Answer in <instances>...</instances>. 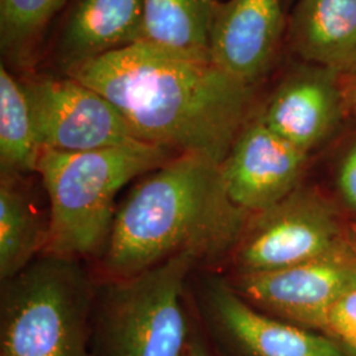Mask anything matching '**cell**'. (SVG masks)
<instances>
[{"mask_svg":"<svg viewBox=\"0 0 356 356\" xmlns=\"http://www.w3.org/2000/svg\"><path fill=\"white\" fill-rule=\"evenodd\" d=\"M66 73L113 103L139 140L218 164L247 126L252 102V86L223 70L210 54L147 41Z\"/></svg>","mask_w":356,"mask_h":356,"instance_id":"1","label":"cell"},{"mask_svg":"<svg viewBox=\"0 0 356 356\" xmlns=\"http://www.w3.org/2000/svg\"><path fill=\"white\" fill-rule=\"evenodd\" d=\"M251 216L231 201L220 164L201 154H176L116 209L103 268L115 280L185 252L198 259L232 252Z\"/></svg>","mask_w":356,"mask_h":356,"instance_id":"2","label":"cell"},{"mask_svg":"<svg viewBox=\"0 0 356 356\" xmlns=\"http://www.w3.org/2000/svg\"><path fill=\"white\" fill-rule=\"evenodd\" d=\"M176 154L145 141L85 152L41 151L38 172L51 207L42 254L76 259L106 248L118 193Z\"/></svg>","mask_w":356,"mask_h":356,"instance_id":"3","label":"cell"},{"mask_svg":"<svg viewBox=\"0 0 356 356\" xmlns=\"http://www.w3.org/2000/svg\"><path fill=\"white\" fill-rule=\"evenodd\" d=\"M1 356H92L95 294L76 259L44 254L3 282Z\"/></svg>","mask_w":356,"mask_h":356,"instance_id":"4","label":"cell"},{"mask_svg":"<svg viewBox=\"0 0 356 356\" xmlns=\"http://www.w3.org/2000/svg\"><path fill=\"white\" fill-rule=\"evenodd\" d=\"M197 260L179 254L104 285L92 310V356L184 355L194 332L184 289Z\"/></svg>","mask_w":356,"mask_h":356,"instance_id":"5","label":"cell"},{"mask_svg":"<svg viewBox=\"0 0 356 356\" xmlns=\"http://www.w3.org/2000/svg\"><path fill=\"white\" fill-rule=\"evenodd\" d=\"M346 243L335 207L317 191L294 189L250 218L232 254L243 276L294 267Z\"/></svg>","mask_w":356,"mask_h":356,"instance_id":"6","label":"cell"},{"mask_svg":"<svg viewBox=\"0 0 356 356\" xmlns=\"http://www.w3.org/2000/svg\"><path fill=\"white\" fill-rule=\"evenodd\" d=\"M23 86L41 151L85 152L141 141L113 103L72 76Z\"/></svg>","mask_w":356,"mask_h":356,"instance_id":"7","label":"cell"},{"mask_svg":"<svg viewBox=\"0 0 356 356\" xmlns=\"http://www.w3.org/2000/svg\"><path fill=\"white\" fill-rule=\"evenodd\" d=\"M356 286V250L342 247L280 270L243 275L236 292L268 316L322 334L331 307Z\"/></svg>","mask_w":356,"mask_h":356,"instance_id":"8","label":"cell"},{"mask_svg":"<svg viewBox=\"0 0 356 356\" xmlns=\"http://www.w3.org/2000/svg\"><path fill=\"white\" fill-rule=\"evenodd\" d=\"M204 321L226 356H347L325 334L275 318L219 279L206 281Z\"/></svg>","mask_w":356,"mask_h":356,"instance_id":"9","label":"cell"},{"mask_svg":"<svg viewBox=\"0 0 356 356\" xmlns=\"http://www.w3.org/2000/svg\"><path fill=\"white\" fill-rule=\"evenodd\" d=\"M307 153L260 120L247 124L220 164L234 204L250 216L279 204L297 189Z\"/></svg>","mask_w":356,"mask_h":356,"instance_id":"10","label":"cell"},{"mask_svg":"<svg viewBox=\"0 0 356 356\" xmlns=\"http://www.w3.org/2000/svg\"><path fill=\"white\" fill-rule=\"evenodd\" d=\"M282 26V0L219 1L210 56L229 74L254 86L273 60Z\"/></svg>","mask_w":356,"mask_h":356,"instance_id":"11","label":"cell"},{"mask_svg":"<svg viewBox=\"0 0 356 356\" xmlns=\"http://www.w3.org/2000/svg\"><path fill=\"white\" fill-rule=\"evenodd\" d=\"M335 76L319 69L288 78L270 98L260 120L282 139L309 152L330 135L341 118L343 92Z\"/></svg>","mask_w":356,"mask_h":356,"instance_id":"12","label":"cell"},{"mask_svg":"<svg viewBox=\"0 0 356 356\" xmlns=\"http://www.w3.org/2000/svg\"><path fill=\"white\" fill-rule=\"evenodd\" d=\"M293 51L335 76H356V0H301L289 26Z\"/></svg>","mask_w":356,"mask_h":356,"instance_id":"13","label":"cell"},{"mask_svg":"<svg viewBox=\"0 0 356 356\" xmlns=\"http://www.w3.org/2000/svg\"><path fill=\"white\" fill-rule=\"evenodd\" d=\"M144 41L143 0H81L60 45L66 69Z\"/></svg>","mask_w":356,"mask_h":356,"instance_id":"14","label":"cell"},{"mask_svg":"<svg viewBox=\"0 0 356 356\" xmlns=\"http://www.w3.org/2000/svg\"><path fill=\"white\" fill-rule=\"evenodd\" d=\"M218 0H143L144 41L172 51L210 54Z\"/></svg>","mask_w":356,"mask_h":356,"instance_id":"15","label":"cell"},{"mask_svg":"<svg viewBox=\"0 0 356 356\" xmlns=\"http://www.w3.org/2000/svg\"><path fill=\"white\" fill-rule=\"evenodd\" d=\"M41 148L24 86L0 66V165L1 177L38 172Z\"/></svg>","mask_w":356,"mask_h":356,"instance_id":"16","label":"cell"},{"mask_svg":"<svg viewBox=\"0 0 356 356\" xmlns=\"http://www.w3.org/2000/svg\"><path fill=\"white\" fill-rule=\"evenodd\" d=\"M47 229L15 178L1 177L0 184V279L11 280L42 251Z\"/></svg>","mask_w":356,"mask_h":356,"instance_id":"17","label":"cell"},{"mask_svg":"<svg viewBox=\"0 0 356 356\" xmlns=\"http://www.w3.org/2000/svg\"><path fill=\"white\" fill-rule=\"evenodd\" d=\"M65 0H0V40L4 53L19 57L38 38Z\"/></svg>","mask_w":356,"mask_h":356,"instance_id":"18","label":"cell"},{"mask_svg":"<svg viewBox=\"0 0 356 356\" xmlns=\"http://www.w3.org/2000/svg\"><path fill=\"white\" fill-rule=\"evenodd\" d=\"M322 334L341 347L347 356H356V286L332 306Z\"/></svg>","mask_w":356,"mask_h":356,"instance_id":"19","label":"cell"},{"mask_svg":"<svg viewBox=\"0 0 356 356\" xmlns=\"http://www.w3.org/2000/svg\"><path fill=\"white\" fill-rule=\"evenodd\" d=\"M338 185L347 204L356 210V144L344 157Z\"/></svg>","mask_w":356,"mask_h":356,"instance_id":"20","label":"cell"},{"mask_svg":"<svg viewBox=\"0 0 356 356\" xmlns=\"http://www.w3.org/2000/svg\"><path fill=\"white\" fill-rule=\"evenodd\" d=\"M182 356H214L209 350L207 346L204 342V339L201 338L200 334L193 332L191 335V342L188 344L186 351L184 353Z\"/></svg>","mask_w":356,"mask_h":356,"instance_id":"21","label":"cell"},{"mask_svg":"<svg viewBox=\"0 0 356 356\" xmlns=\"http://www.w3.org/2000/svg\"><path fill=\"white\" fill-rule=\"evenodd\" d=\"M344 104L356 114V76H353L351 83L343 91Z\"/></svg>","mask_w":356,"mask_h":356,"instance_id":"22","label":"cell"}]
</instances>
